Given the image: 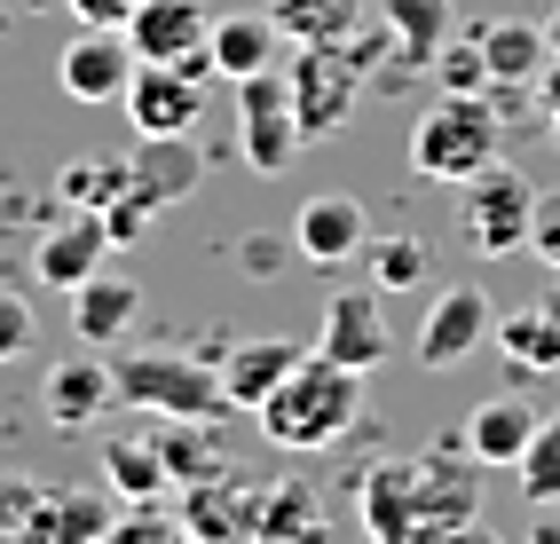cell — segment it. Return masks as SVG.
<instances>
[{"label":"cell","mask_w":560,"mask_h":544,"mask_svg":"<svg viewBox=\"0 0 560 544\" xmlns=\"http://www.w3.org/2000/svg\"><path fill=\"white\" fill-rule=\"evenodd\" d=\"M355 521L371 544H442L451 529L481 521V465L458 442H434L419 458H380L355 482Z\"/></svg>","instance_id":"1"},{"label":"cell","mask_w":560,"mask_h":544,"mask_svg":"<svg viewBox=\"0 0 560 544\" xmlns=\"http://www.w3.org/2000/svg\"><path fill=\"white\" fill-rule=\"evenodd\" d=\"M260 434H269L277 450L292 458H316V450H340L355 418H363V371H348V363H331V355H301L292 371L269 387V403L253 411Z\"/></svg>","instance_id":"2"},{"label":"cell","mask_w":560,"mask_h":544,"mask_svg":"<svg viewBox=\"0 0 560 544\" xmlns=\"http://www.w3.org/2000/svg\"><path fill=\"white\" fill-rule=\"evenodd\" d=\"M498 134H505L498 95H442L434 111L410 127V174L451 181V190H458L466 174H481L498 158Z\"/></svg>","instance_id":"3"},{"label":"cell","mask_w":560,"mask_h":544,"mask_svg":"<svg viewBox=\"0 0 560 544\" xmlns=\"http://www.w3.org/2000/svg\"><path fill=\"white\" fill-rule=\"evenodd\" d=\"M529 222H537V181L490 158L481 174L458 181V237L466 252H481V261H513V252H529Z\"/></svg>","instance_id":"4"},{"label":"cell","mask_w":560,"mask_h":544,"mask_svg":"<svg viewBox=\"0 0 560 544\" xmlns=\"http://www.w3.org/2000/svg\"><path fill=\"white\" fill-rule=\"evenodd\" d=\"M110 379H119V403L135 411H159V418H190V426H213L230 411V394H221V371L198 355H166V347H142L127 363H110Z\"/></svg>","instance_id":"5"},{"label":"cell","mask_w":560,"mask_h":544,"mask_svg":"<svg viewBox=\"0 0 560 544\" xmlns=\"http://www.w3.org/2000/svg\"><path fill=\"white\" fill-rule=\"evenodd\" d=\"M284 87H292V119H301V134L331 142L355 119V103H363V63L348 48H292Z\"/></svg>","instance_id":"6"},{"label":"cell","mask_w":560,"mask_h":544,"mask_svg":"<svg viewBox=\"0 0 560 544\" xmlns=\"http://www.w3.org/2000/svg\"><path fill=\"white\" fill-rule=\"evenodd\" d=\"M301 119H292V87H284V63L277 71H253L237 80V151L253 174H284L301 158Z\"/></svg>","instance_id":"7"},{"label":"cell","mask_w":560,"mask_h":544,"mask_svg":"<svg viewBox=\"0 0 560 544\" xmlns=\"http://www.w3.org/2000/svg\"><path fill=\"white\" fill-rule=\"evenodd\" d=\"M127 119L142 142H166V134H190L206 119V71L190 63H135V80H127Z\"/></svg>","instance_id":"8"},{"label":"cell","mask_w":560,"mask_h":544,"mask_svg":"<svg viewBox=\"0 0 560 544\" xmlns=\"http://www.w3.org/2000/svg\"><path fill=\"white\" fill-rule=\"evenodd\" d=\"M490 332H498L490 293H481V284H442L434 308L419 316V371H451V363H466Z\"/></svg>","instance_id":"9"},{"label":"cell","mask_w":560,"mask_h":544,"mask_svg":"<svg viewBox=\"0 0 560 544\" xmlns=\"http://www.w3.org/2000/svg\"><path fill=\"white\" fill-rule=\"evenodd\" d=\"M206 32H213L206 0H142V9L127 16V48H135V63H190V71L213 80Z\"/></svg>","instance_id":"10"},{"label":"cell","mask_w":560,"mask_h":544,"mask_svg":"<svg viewBox=\"0 0 560 544\" xmlns=\"http://www.w3.org/2000/svg\"><path fill=\"white\" fill-rule=\"evenodd\" d=\"M316 355H331V363H348V371H380V363L395 355V332H387V308H380V293H331L324 300V323H316Z\"/></svg>","instance_id":"11"},{"label":"cell","mask_w":560,"mask_h":544,"mask_svg":"<svg viewBox=\"0 0 560 544\" xmlns=\"http://www.w3.org/2000/svg\"><path fill=\"white\" fill-rule=\"evenodd\" d=\"M56 80H63L71 103H119L127 80H135V48H127V32H119V24H80V32L63 40Z\"/></svg>","instance_id":"12"},{"label":"cell","mask_w":560,"mask_h":544,"mask_svg":"<svg viewBox=\"0 0 560 544\" xmlns=\"http://www.w3.org/2000/svg\"><path fill=\"white\" fill-rule=\"evenodd\" d=\"M363 245H371V213L348 190H316L292 213V252L308 269H348V261H363Z\"/></svg>","instance_id":"13"},{"label":"cell","mask_w":560,"mask_h":544,"mask_svg":"<svg viewBox=\"0 0 560 544\" xmlns=\"http://www.w3.org/2000/svg\"><path fill=\"white\" fill-rule=\"evenodd\" d=\"M474 40H481V63H490V95H537L545 63H552L545 24H529V16H490V24H474Z\"/></svg>","instance_id":"14"},{"label":"cell","mask_w":560,"mask_h":544,"mask_svg":"<svg viewBox=\"0 0 560 544\" xmlns=\"http://www.w3.org/2000/svg\"><path fill=\"white\" fill-rule=\"evenodd\" d=\"M529 434H537V403H529V394H481V403L466 411V426H458V442L474 450L481 474H490V465H521Z\"/></svg>","instance_id":"15"},{"label":"cell","mask_w":560,"mask_h":544,"mask_svg":"<svg viewBox=\"0 0 560 544\" xmlns=\"http://www.w3.org/2000/svg\"><path fill=\"white\" fill-rule=\"evenodd\" d=\"M206 63H213V80H253V71H277L284 63V32L269 24V9H253V16H213L206 32Z\"/></svg>","instance_id":"16"},{"label":"cell","mask_w":560,"mask_h":544,"mask_svg":"<svg viewBox=\"0 0 560 544\" xmlns=\"http://www.w3.org/2000/svg\"><path fill=\"white\" fill-rule=\"evenodd\" d=\"M142 316V284L119 269H95L88 284H71V323H80V347H119Z\"/></svg>","instance_id":"17"},{"label":"cell","mask_w":560,"mask_h":544,"mask_svg":"<svg viewBox=\"0 0 560 544\" xmlns=\"http://www.w3.org/2000/svg\"><path fill=\"white\" fill-rule=\"evenodd\" d=\"M301 355H308V347H292V340H230V347H213V371H221L230 411H260V403H269V387H277Z\"/></svg>","instance_id":"18"},{"label":"cell","mask_w":560,"mask_h":544,"mask_svg":"<svg viewBox=\"0 0 560 544\" xmlns=\"http://www.w3.org/2000/svg\"><path fill=\"white\" fill-rule=\"evenodd\" d=\"M110 403H119V379H110V363H95V355H63L56 371L40 379V411L56 426H88Z\"/></svg>","instance_id":"19"},{"label":"cell","mask_w":560,"mask_h":544,"mask_svg":"<svg viewBox=\"0 0 560 544\" xmlns=\"http://www.w3.org/2000/svg\"><path fill=\"white\" fill-rule=\"evenodd\" d=\"M103 252H110V229H103V213H71L63 229L40 237V252H32V276L56 284V293H71V284H88L103 269Z\"/></svg>","instance_id":"20"},{"label":"cell","mask_w":560,"mask_h":544,"mask_svg":"<svg viewBox=\"0 0 560 544\" xmlns=\"http://www.w3.org/2000/svg\"><path fill=\"white\" fill-rule=\"evenodd\" d=\"M380 24H387L402 71H434V56L451 48V32H458V9L451 0H380Z\"/></svg>","instance_id":"21"},{"label":"cell","mask_w":560,"mask_h":544,"mask_svg":"<svg viewBox=\"0 0 560 544\" xmlns=\"http://www.w3.org/2000/svg\"><path fill=\"white\" fill-rule=\"evenodd\" d=\"M498 355L513 363L521 379H545V371H560V316L537 300V308H513V316H498Z\"/></svg>","instance_id":"22"},{"label":"cell","mask_w":560,"mask_h":544,"mask_svg":"<svg viewBox=\"0 0 560 544\" xmlns=\"http://www.w3.org/2000/svg\"><path fill=\"white\" fill-rule=\"evenodd\" d=\"M371 0H269V24L284 32L292 48H340L348 32L363 24Z\"/></svg>","instance_id":"23"},{"label":"cell","mask_w":560,"mask_h":544,"mask_svg":"<svg viewBox=\"0 0 560 544\" xmlns=\"http://www.w3.org/2000/svg\"><path fill=\"white\" fill-rule=\"evenodd\" d=\"M253 536H260V544H324L316 489H301V482L260 489V497H253Z\"/></svg>","instance_id":"24"},{"label":"cell","mask_w":560,"mask_h":544,"mask_svg":"<svg viewBox=\"0 0 560 544\" xmlns=\"http://www.w3.org/2000/svg\"><path fill=\"white\" fill-rule=\"evenodd\" d=\"M103 474H110V489L135 497V505H142V497H159V489L174 482L151 434H110V442H103Z\"/></svg>","instance_id":"25"},{"label":"cell","mask_w":560,"mask_h":544,"mask_svg":"<svg viewBox=\"0 0 560 544\" xmlns=\"http://www.w3.org/2000/svg\"><path fill=\"white\" fill-rule=\"evenodd\" d=\"M363 269H371V293H419L427 284V269H434V252L419 245V237H371L363 245Z\"/></svg>","instance_id":"26"},{"label":"cell","mask_w":560,"mask_h":544,"mask_svg":"<svg viewBox=\"0 0 560 544\" xmlns=\"http://www.w3.org/2000/svg\"><path fill=\"white\" fill-rule=\"evenodd\" d=\"M135 174H142V190H151L159 205H174V198H190V181H198V151H190V134L142 142V158H135Z\"/></svg>","instance_id":"27"},{"label":"cell","mask_w":560,"mask_h":544,"mask_svg":"<svg viewBox=\"0 0 560 544\" xmlns=\"http://www.w3.org/2000/svg\"><path fill=\"white\" fill-rule=\"evenodd\" d=\"M127 181H135V158H80V166L56 174V190H63L71 213H103L110 198L127 190Z\"/></svg>","instance_id":"28"},{"label":"cell","mask_w":560,"mask_h":544,"mask_svg":"<svg viewBox=\"0 0 560 544\" xmlns=\"http://www.w3.org/2000/svg\"><path fill=\"white\" fill-rule=\"evenodd\" d=\"M521 497L529 505H560V411L552 418H537V434H529V450H521Z\"/></svg>","instance_id":"29"},{"label":"cell","mask_w":560,"mask_h":544,"mask_svg":"<svg viewBox=\"0 0 560 544\" xmlns=\"http://www.w3.org/2000/svg\"><path fill=\"white\" fill-rule=\"evenodd\" d=\"M151 442H159V458H166V474H174V482H206V474H221L213 434H190V418H166Z\"/></svg>","instance_id":"30"},{"label":"cell","mask_w":560,"mask_h":544,"mask_svg":"<svg viewBox=\"0 0 560 544\" xmlns=\"http://www.w3.org/2000/svg\"><path fill=\"white\" fill-rule=\"evenodd\" d=\"M434 80H442V95H490V63H481L474 32H451V48L434 56Z\"/></svg>","instance_id":"31"},{"label":"cell","mask_w":560,"mask_h":544,"mask_svg":"<svg viewBox=\"0 0 560 544\" xmlns=\"http://www.w3.org/2000/svg\"><path fill=\"white\" fill-rule=\"evenodd\" d=\"M32 340H40V316H32L24 293H0V363H16Z\"/></svg>","instance_id":"32"},{"label":"cell","mask_w":560,"mask_h":544,"mask_svg":"<svg viewBox=\"0 0 560 544\" xmlns=\"http://www.w3.org/2000/svg\"><path fill=\"white\" fill-rule=\"evenodd\" d=\"M529 252L560 276V190H537V222H529Z\"/></svg>","instance_id":"33"},{"label":"cell","mask_w":560,"mask_h":544,"mask_svg":"<svg viewBox=\"0 0 560 544\" xmlns=\"http://www.w3.org/2000/svg\"><path fill=\"white\" fill-rule=\"evenodd\" d=\"M301 252H292V237H277V229H253L245 237V269L253 276H277V269H292Z\"/></svg>","instance_id":"34"},{"label":"cell","mask_w":560,"mask_h":544,"mask_svg":"<svg viewBox=\"0 0 560 544\" xmlns=\"http://www.w3.org/2000/svg\"><path fill=\"white\" fill-rule=\"evenodd\" d=\"M63 9H80V24H119L127 32V16L142 9V0H63Z\"/></svg>","instance_id":"35"},{"label":"cell","mask_w":560,"mask_h":544,"mask_svg":"<svg viewBox=\"0 0 560 544\" xmlns=\"http://www.w3.org/2000/svg\"><path fill=\"white\" fill-rule=\"evenodd\" d=\"M537 111H545V127L560 134V56L545 63V80H537Z\"/></svg>","instance_id":"36"},{"label":"cell","mask_w":560,"mask_h":544,"mask_svg":"<svg viewBox=\"0 0 560 544\" xmlns=\"http://www.w3.org/2000/svg\"><path fill=\"white\" fill-rule=\"evenodd\" d=\"M442 544H505L490 521H466V529H451V536H442Z\"/></svg>","instance_id":"37"},{"label":"cell","mask_w":560,"mask_h":544,"mask_svg":"<svg viewBox=\"0 0 560 544\" xmlns=\"http://www.w3.org/2000/svg\"><path fill=\"white\" fill-rule=\"evenodd\" d=\"M529 544H560V513H552V505H537V521H529Z\"/></svg>","instance_id":"38"},{"label":"cell","mask_w":560,"mask_h":544,"mask_svg":"<svg viewBox=\"0 0 560 544\" xmlns=\"http://www.w3.org/2000/svg\"><path fill=\"white\" fill-rule=\"evenodd\" d=\"M545 40H552V56H560V0L545 9Z\"/></svg>","instance_id":"39"},{"label":"cell","mask_w":560,"mask_h":544,"mask_svg":"<svg viewBox=\"0 0 560 544\" xmlns=\"http://www.w3.org/2000/svg\"><path fill=\"white\" fill-rule=\"evenodd\" d=\"M545 308H552V316H560V284H552V293H545Z\"/></svg>","instance_id":"40"}]
</instances>
